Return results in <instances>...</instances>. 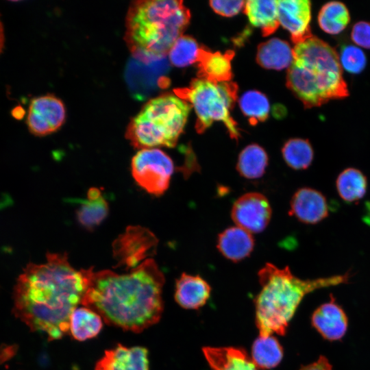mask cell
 Returning <instances> with one entry per match:
<instances>
[{
    "mask_svg": "<svg viewBox=\"0 0 370 370\" xmlns=\"http://www.w3.org/2000/svg\"><path fill=\"white\" fill-rule=\"evenodd\" d=\"M231 216L233 221L249 233H260L269 223L271 208L267 198L256 192L247 193L234 203Z\"/></svg>",
    "mask_w": 370,
    "mask_h": 370,
    "instance_id": "10",
    "label": "cell"
},
{
    "mask_svg": "<svg viewBox=\"0 0 370 370\" xmlns=\"http://www.w3.org/2000/svg\"><path fill=\"white\" fill-rule=\"evenodd\" d=\"M233 56L232 51L212 53L203 49L197 62L199 77L214 82H230L232 76L231 60Z\"/></svg>",
    "mask_w": 370,
    "mask_h": 370,
    "instance_id": "21",
    "label": "cell"
},
{
    "mask_svg": "<svg viewBox=\"0 0 370 370\" xmlns=\"http://www.w3.org/2000/svg\"><path fill=\"white\" fill-rule=\"evenodd\" d=\"M164 282L151 258L127 273L93 271L82 305L98 313L106 324L140 333L161 318Z\"/></svg>",
    "mask_w": 370,
    "mask_h": 370,
    "instance_id": "2",
    "label": "cell"
},
{
    "mask_svg": "<svg viewBox=\"0 0 370 370\" xmlns=\"http://www.w3.org/2000/svg\"><path fill=\"white\" fill-rule=\"evenodd\" d=\"M299 370H332V367L327 358L320 356L315 362L302 367Z\"/></svg>",
    "mask_w": 370,
    "mask_h": 370,
    "instance_id": "34",
    "label": "cell"
},
{
    "mask_svg": "<svg viewBox=\"0 0 370 370\" xmlns=\"http://www.w3.org/2000/svg\"><path fill=\"white\" fill-rule=\"evenodd\" d=\"M5 42V35H4V29L3 23L0 18V54L1 53Z\"/></svg>",
    "mask_w": 370,
    "mask_h": 370,
    "instance_id": "35",
    "label": "cell"
},
{
    "mask_svg": "<svg viewBox=\"0 0 370 370\" xmlns=\"http://www.w3.org/2000/svg\"><path fill=\"white\" fill-rule=\"evenodd\" d=\"M92 272L73 267L66 253H47L45 263H29L19 275L14 289L15 316L49 341L61 339L69 334L70 317L82 305Z\"/></svg>",
    "mask_w": 370,
    "mask_h": 370,
    "instance_id": "1",
    "label": "cell"
},
{
    "mask_svg": "<svg viewBox=\"0 0 370 370\" xmlns=\"http://www.w3.org/2000/svg\"><path fill=\"white\" fill-rule=\"evenodd\" d=\"M342 69L352 74H358L365 68L367 58L364 51L354 45H345L338 54Z\"/></svg>",
    "mask_w": 370,
    "mask_h": 370,
    "instance_id": "31",
    "label": "cell"
},
{
    "mask_svg": "<svg viewBox=\"0 0 370 370\" xmlns=\"http://www.w3.org/2000/svg\"><path fill=\"white\" fill-rule=\"evenodd\" d=\"M278 1V21L297 44L311 36V2L308 0Z\"/></svg>",
    "mask_w": 370,
    "mask_h": 370,
    "instance_id": "11",
    "label": "cell"
},
{
    "mask_svg": "<svg viewBox=\"0 0 370 370\" xmlns=\"http://www.w3.org/2000/svg\"><path fill=\"white\" fill-rule=\"evenodd\" d=\"M190 12L182 1H133L125 18L124 40L133 56L144 63L160 60L189 23Z\"/></svg>",
    "mask_w": 370,
    "mask_h": 370,
    "instance_id": "3",
    "label": "cell"
},
{
    "mask_svg": "<svg viewBox=\"0 0 370 370\" xmlns=\"http://www.w3.org/2000/svg\"><path fill=\"white\" fill-rule=\"evenodd\" d=\"M289 214L306 224H316L328 216L327 201L319 191L304 187L298 189L291 201Z\"/></svg>",
    "mask_w": 370,
    "mask_h": 370,
    "instance_id": "13",
    "label": "cell"
},
{
    "mask_svg": "<svg viewBox=\"0 0 370 370\" xmlns=\"http://www.w3.org/2000/svg\"><path fill=\"white\" fill-rule=\"evenodd\" d=\"M268 160L267 153L262 147L257 144H251L241 151L236 169L245 178L258 179L264 175Z\"/></svg>",
    "mask_w": 370,
    "mask_h": 370,
    "instance_id": "25",
    "label": "cell"
},
{
    "mask_svg": "<svg viewBox=\"0 0 370 370\" xmlns=\"http://www.w3.org/2000/svg\"><path fill=\"white\" fill-rule=\"evenodd\" d=\"M210 292L209 284L201 276L184 273L176 281L175 299L185 309L197 310L206 304Z\"/></svg>",
    "mask_w": 370,
    "mask_h": 370,
    "instance_id": "17",
    "label": "cell"
},
{
    "mask_svg": "<svg viewBox=\"0 0 370 370\" xmlns=\"http://www.w3.org/2000/svg\"><path fill=\"white\" fill-rule=\"evenodd\" d=\"M282 153L287 165L295 170L307 169L311 164L314 156L309 141L297 138L287 140L283 145Z\"/></svg>",
    "mask_w": 370,
    "mask_h": 370,
    "instance_id": "28",
    "label": "cell"
},
{
    "mask_svg": "<svg viewBox=\"0 0 370 370\" xmlns=\"http://www.w3.org/2000/svg\"><path fill=\"white\" fill-rule=\"evenodd\" d=\"M202 49L193 38L182 35L170 49L169 59L175 66H188L199 61Z\"/></svg>",
    "mask_w": 370,
    "mask_h": 370,
    "instance_id": "30",
    "label": "cell"
},
{
    "mask_svg": "<svg viewBox=\"0 0 370 370\" xmlns=\"http://www.w3.org/2000/svg\"><path fill=\"white\" fill-rule=\"evenodd\" d=\"M156 243V238L149 230L140 227H130L115 242L114 253L119 263L136 267Z\"/></svg>",
    "mask_w": 370,
    "mask_h": 370,
    "instance_id": "12",
    "label": "cell"
},
{
    "mask_svg": "<svg viewBox=\"0 0 370 370\" xmlns=\"http://www.w3.org/2000/svg\"><path fill=\"white\" fill-rule=\"evenodd\" d=\"M132 174L147 193L162 195L169 188L174 164L171 158L158 148L139 150L132 160Z\"/></svg>",
    "mask_w": 370,
    "mask_h": 370,
    "instance_id": "8",
    "label": "cell"
},
{
    "mask_svg": "<svg viewBox=\"0 0 370 370\" xmlns=\"http://www.w3.org/2000/svg\"><path fill=\"white\" fill-rule=\"evenodd\" d=\"M319 27L325 33L336 35L341 33L350 22V14L345 4L333 1L325 3L318 17Z\"/></svg>",
    "mask_w": 370,
    "mask_h": 370,
    "instance_id": "26",
    "label": "cell"
},
{
    "mask_svg": "<svg viewBox=\"0 0 370 370\" xmlns=\"http://www.w3.org/2000/svg\"><path fill=\"white\" fill-rule=\"evenodd\" d=\"M293 58V49L290 45L278 38H273L261 43L256 53L258 64L267 69L280 71L289 68Z\"/></svg>",
    "mask_w": 370,
    "mask_h": 370,
    "instance_id": "19",
    "label": "cell"
},
{
    "mask_svg": "<svg viewBox=\"0 0 370 370\" xmlns=\"http://www.w3.org/2000/svg\"><path fill=\"white\" fill-rule=\"evenodd\" d=\"M312 324L324 338L338 341L346 333L348 321L344 310L331 297L329 302L315 310Z\"/></svg>",
    "mask_w": 370,
    "mask_h": 370,
    "instance_id": "15",
    "label": "cell"
},
{
    "mask_svg": "<svg viewBox=\"0 0 370 370\" xmlns=\"http://www.w3.org/2000/svg\"><path fill=\"white\" fill-rule=\"evenodd\" d=\"M239 106L243 114L253 125L265 121L270 112V103L267 97L258 90L244 92L239 99Z\"/></svg>",
    "mask_w": 370,
    "mask_h": 370,
    "instance_id": "29",
    "label": "cell"
},
{
    "mask_svg": "<svg viewBox=\"0 0 370 370\" xmlns=\"http://www.w3.org/2000/svg\"><path fill=\"white\" fill-rule=\"evenodd\" d=\"M95 370H149L148 350L141 346L127 347L118 344L105 351Z\"/></svg>",
    "mask_w": 370,
    "mask_h": 370,
    "instance_id": "14",
    "label": "cell"
},
{
    "mask_svg": "<svg viewBox=\"0 0 370 370\" xmlns=\"http://www.w3.org/2000/svg\"><path fill=\"white\" fill-rule=\"evenodd\" d=\"M204 356L212 370H258L247 352L234 347H204Z\"/></svg>",
    "mask_w": 370,
    "mask_h": 370,
    "instance_id": "16",
    "label": "cell"
},
{
    "mask_svg": "<svg viewBox=\"0 0 370 370\" xmlns=\"http://www.w3.org/2000/svg\"><path fill=\"white\" fill-rule=\"evenodd\" d=\"M350 36L356 46L370 49V22L356 23L352 28Z\"/></svg>",
    "mask_w": 370,
    "mask_h": 370,
    "instance_id": "32",
    "label": "cell"
},
{
    "mask_svg": "<svg viewBox=\"0 0 370 370\" xmlns=\"http://www.w3.org/2000/svg\"><path fill=\"white\" fill-rule=\"evenodd\" d=\"M244 1L216 0L210 1L212 9L223 16H233L237 14L245 6Z\"/></svg>",
    "mask_w": 370,
    "mask_h": 370,
    "instance_id": "33",
    "label": "cell"
},
{
    "mask_svg": "<svg viewBox=\"0 0 370 370\" xmlns=\"http://www.w3.org/2000/svg\"><path fill=\"white\" fill-rule=\"evenodd\" d=\"M108 210V204L101 190L92 187L88 191L87 199L77 210V219L86 229L92 230L106 219Z\"/></svg>",
    "mask_w": 370,
    "mask_h": 370,
    "instance_id": "22",
    "label": "cell"
},
{
    "mask_svg": "<svg viewBox=\"0 0 370 370\" xmlns=\"http://www.w3.org/2000/svg\"><path fill=\"white\" fill-rule=\"evenodd\" d=\"M101 317L92 309L77 307L69 320V334L77 341H84L97 336L103 328Z\"/></svg>",
    "mask_w": 370,
    "mask_h": 370,
    "instance_id": "23",
    "label": "cell"
},
{
    "mask_svg": "<svg viewBox=\"0 0 370 370\" xmlns=\"http://www.w3.org/2000/svg\"><path fill=\"white\" fill-rule=\"evenodd\" d=\"M66 119L64 103L53 95L34 98L29 106L26 123L29 132L37 136L55 132Z\"/></svg>",
    "mask_w": 370,
    "mask_h": 370,
    "instance_id": "9",
    "label": "cell"
},
{
    "mask_svg": "<svg viewBox=\"0 0 370 370\" xmlns=\"http://www.w3.org/2000/svg\"><path fill=\"white\" fill-rule=\"evenodd\" d=\"M251 358L258 369H270L282 360L283 348L273 335L259 336L252 345Z\"/></svg>",
    "mask_w": 370,
    "mask_h": 370,
    "instance_id": "24",
    "label": "cell"
},
{
    "mask_svg": "<svg viewBox=\"0 0 370 370\" xmlns=\"http://www.w3.org/2000/svg\"><path fill=\"white\" fill-rule=\"evenodd\" d=\"M217 247L225 258L236 262L250 255L254 240L251 234L244 229L230 227L219 234Z\"/></svg>",
    "mask_w": 370,
    "mask_h": 370,
    "instance_id": "18",
    "label": "cell"
},
{
    "mask_svg": "<svg viewBox=\"0 0 370 370\" xmlns=\"http://www.w3.org/2000/svg\"><path fill=\"white\" fill-rule=\"evenodd\" d=\"M336 183L338 195L347 202L362 199L367 191V177L360 170L355 168L343 170L338 175Z\"/></svg>",
    "mask_w": 370,
    "mask_h": 370,
    "instance_id": "27",
    "label": "cell"
},
{
    "mask_svg": "<svg viewBox=\"0 0 370 370\" xmlns=\"http://www.w3.org/2000/svg\"><path fill=\"white\" fill-rule=\"evenodd\" d=\"M191 108L176 94L165 93L150 99L130 121L125 137L140 150L173 147L183 132Z\"/></svg>",
    "mask_w": 370,
    "mask_h": 370,
    "instance_id": "6",
    "label": "cell"
},
{
    "mask_svg": "<svg viewBox=\"0 0 370 370\" xmlns=\"http://www.w3.org/2000/svg\"><path fill=\"white\" fill-rule=\"evenodd\" d=\"M286 84L306 108L349 96L337 51L312 35L295 44Z\"/></svg>",
    "mask_w": 370,
    "mask_h": 370,
    "instance_id": "4",
    "label": "cell"
},
{
    "mask_svg": "<svg viewBox=\"0 0 370 370\" xmlns=\"http://www.w3.org/2000/svg\"><path fill=\"white\" fill-rule=\"evenodd\" d=\"M245 12L249 23L269 36L278 27V1L273 0H249L245 1Z\"/></svg>",
    "mask_w": 370,
    "mask_h": 370,
    "instance_id": "20",
    "label": "cell"
},
{
    "mask_svg": "<svg viewBox=\"0 0 370 370\" xmlns=\"http://www.w3.org/2000/svg\"><path fill=\"white\" fill-rule=\"evenodd\" d=\"M237 89V86L230 81L214 82L199 77L193 80L188 88L177 90L175 94L193 107L197 118V132L202 133L214 121H221L230 136L238 139L239 130L230 114Z\"/></svg>",
    "mask_w": 370,
    "mask_h": 370,
    "instance_id": "7",
    "label": "cell"
},
{
    "mask_svg": "<svg viewBox=\"0 0 370 370\" xmlns=\"http://www.w3.org/2000/svg\"><path fill=\"white\" fill-rule=\"evenodd\" d=\"M261 290L255 299L256 325L259 336L284 335L306 295L325 287L347 283L349 272L314 280L294 275L288 267L266 263L258 273Z\"/></svg>",
    "mask_w": 370,
    "mask_h": 370,
    "instance_id": "5",
    "label": "cell"
}]
</instances>
